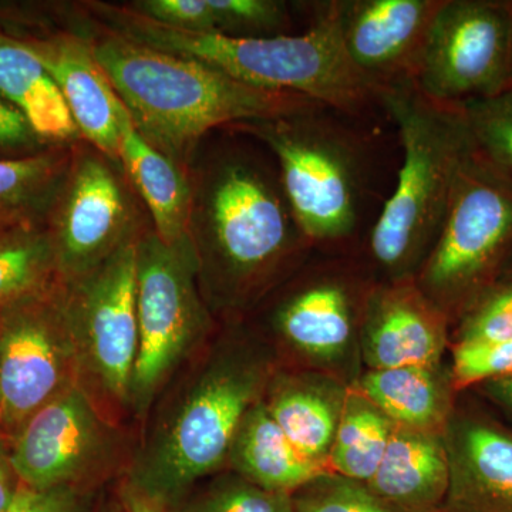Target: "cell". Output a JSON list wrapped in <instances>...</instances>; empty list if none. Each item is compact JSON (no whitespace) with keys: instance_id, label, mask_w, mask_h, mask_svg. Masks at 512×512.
I'll use <instances>...</instances> for the list:
<instances>
[{"instance_id":"8fae6325","label":"cell","mask_w":512,"mask_h":512,"mask_svg":"<svg viewBox=\"0 0 512 512\" xmlns=\"http://www.w3.org/2000/svg\"><path fill=\"white\" fill-rule=\"evenodd\" d=\"M76 384V353L56 279L0 309V439L10 443L33 414Z\"/></svg>"},{"instance_id":"277c9868","label":"cell","mask_w":512,"mask_h":512,"mask_svg":"<svg viewBox=\"0 0 512 512\" xmlns=\"http://www.w3.org/2000/svg\"><path fill=\"white\" fill-rule=\"evenodd\" d=\"M264 346L227 338L195 360L161 403L127 481L168 507L227 463L239 423L274 377Z\"/></svg>"},{"instance_id":"2e32d148","label":"cell","mask_w":512,"mask_h":512,"mask_svg":"<svg viewBox=\"0 0 512 512\" xmlns=\"http://www.w3.org/2000/svg\"><path fill=\"white\" fill-rule=\"evenodd\" d=\"M450 323L414 278L377 282L360 320V355L369 370L441 365Z\"/></svg>"},{"instance_id":"d4e9b609","label":"cell","mask_w":512,"mask_h":512,"mask_svg":"<svg viewBox=\"0 0 512 512\" xmlns=\"http://www.w3.org/2000/svg\"><path fill=\"white\" fill-rule=\"evenodd\" d=\"M72 158V146L0 158V228L46 222Z\"/></svg>"},{"instance_id":"44dd1931","label":"cell","mask_w":512,"mask_h":512,"mask_svg":"<svg viewBox=\"0 0 512 512\" xmlns=\"http://www.w3.org/2000/svg\"><path fill=\"white\" fill-rule=\"evenodd\" d=\"M119 163L150 212L157 237L167 245L191 241L192 185L187 171L138 133L124 107Z\"/></svg>"},{"instance_id":"83f0119b","label":"cell","mask_w":512,"mask_h":512,"mask_svg":"<svg viewBox=\"0 0 512 512\" xmlns=\"http://www.w3.org/2000/svg\"><path fill=\"white\" fill-rule=\"evenodd\" d=\"M474 154L512 188V84L488 99L461 104Z\"/></svg>"},{"instance_id":"1f68e13d","label":"cell","mask_w":512,"mask_h":512,"mask_svg":"<svg viewBox=\"0 0 512 512\" xmlns=\"http://www.w3.org/2000/svg\"><path fill=\"white\" fill-rule=\"evenodd\" d=\"M456 323L454 345L512 340V272L480 293Z\"/></svg>"},{"instance_id":"f1b7e54d","label":"cell","mask_w":512,"mask_h":512,"mask_svg":"<svg viewBox=\"0 0 512 512\" xmlns=\"http://www.w3.org/2000/svg\"><path fill=\"white\" fill-rule=\"evenodd\" d=\"M170 512H293V505L292 495L265 490L232 471L194 497L181 498Z\"/></svg>"},{"instance_id":"f35d334b","label":"cell","mask_w":512,"mask_h":512,"mask_svg":"<svg viewBox=\"0 0 512 512\" xmlns=\"http://www.w3.org/2000/svg\"><path fill=\"white\" fill-rule=\"evenodd\" d=\"M488 399L512 414V375L480 384Z\"/></svg>"},{"instance_id":"9a60e30c","label":"cell","mask_w":512,"mask_h":512,"mask_svg":"<svg viewBox=\"0 0 512 512\" xmlns=\"http://www.w3.org/2000/svg\"><path fill=\"white\" fill-rule=\"evenodd\" d=\"M441 0H332L350 62L377 89L414 82Z\"/></svg>"},{"instance_id":"d6986e66","label":"cell","mask_w":512,"mask_h":512,"mask_svg":"<svg viewBox=\"0 0 512 512\" xmlns=\"http://www.w3.org/2000/svg\"><path fill=\"white\" fill-rule=\"evenodd\" d=\"M350 387L328 372L274 375L264 396L278 426L303 457L329 470Z\"/></svg>"},{"instance_id":"cb8c5ba5","label":"cell","mask_w":512,"mask_h":512,"mask_svg":"<svg viewBox=\"0 0 512 512\" xmlns=\"http://www.w3.org/2000/svg\"><path fill=\"white\" fill-rule=\"evenodd\" d=\"M227 464L258 487L289 495L328 471L299 453L269 413L264 399L254 404L239 423Z\"/></svg>"},{"instance_id":"ffe728a7","label":"cell","mask_w":512,"mask_h":512,"mask_svg":"<svg viewBox=\"0 0 512 512\" xmlns=\"http://www.w3.org/2000/svg\"><path fill=\"white\" fill-rule=\"evenodd\" d=\"M370 490L400 512H444L450 463L443 434L394 426Z\"/></svg>"},{"instance_id":"603a6c76","label":"cell","mask_w":512,"mask_h":512,"mask_svg":"<svg viewBox=\"0 0 512 512\" xmlns=\"http://www.w3.org/2000/svg\"><path fill=\"white\" fill-rule=\"evenodd\" d=\"M0 96L25 116L47 146H73L82 140L45 64L3 29H0Z\"/></svg>"},{"instance_id":"ba28073f","label":"cell","mask_w":512,"mask_h":512,"mask_svg":"<svg viewBox=\"0 0 512 512\" xmlns=\"http://www.w3.org/2000/svg\"><path fill=\"white\" fill-rule=\"evenodd\" d=\"M512 258V188L473 153L458 175L439 237L414 281L456 322Z\"/></svg>"},{"instance_id":"8992f818","label":"cell","mask_w":512,"mask_h":512,"mask_svg":"<svg viewBox=\"0 0 512 512\" xmlns=\"http://www.w3.org/2000/svg\"><path fill=\"white\" fill-rule=\"evenodd\" d=\"M382 101L402 161L362 256L377 282H393L414 278L429 255L473 143L460 107L429 99L414 82L387 87Z\"/></svg>"},{"instance_id":"3957f363","label":"cell","mask_w":512,"mask_h":512,"mask_svg":"<svg viewBox=\"0 0 512 512\" xmlns=\"http://www.w3.org/2000/svg\"><path fill=\"white\" fill-rule=\"evenodd\" d=\"M89 40L138 133L184 170L215 128L276 119L318 104L252 86L106 28Z\"/></svg>"},{"instance_id":"5b68a950","label":"cell","mask_w":512,"mask_h":512,"mask_svg":"<svg viewBox=\"0 0 512 512\" xmlns=\"http://www.w3.org/2000/svg\"><path fill=\"white\" fill-rule=\"evenodd\" d=\"M303 5L309 12L308 29L265 39L171 29L130 9L117 15L116 29L128 39L210 64L261 89L298 94L353 116H387L382 90L346 55L332 0Z\"/></svg>"},{"instance_id":"7a4b0ae2","label":"cell","mask_w":512,"mask_h":512,"mask_svg":"<svg viewBox=\"0 0 512 512\" xmlns=\"http://www.w3.org/2000/svg\"><path fill=\"white\" fill-rule=\"evenodd\" d=\"M191 185L190 237L208 308H249L312 254L268 148L221 144Z\"/></svg>"},{"instance_id":"74e56055","label":"cell","mask_w":512,"mask_h":512,"mask_svg":"<svg viewBox=\"0 0 512 512\" xmlns=\"http://www.w3.org/2000/svg\"><path fill=\"white\" fill-rule=\"evenodd\" d=\"M120 497L123 501L124 512H170V507L163 501L138 490L128 481L121 488Z\"/></svg>"},{"instance_id":"f546056e","label":"cell","mask_w":512,"mask_h":512,"mask_svg":"<svg viewBox=\"0 0 512 512\" xmlns=\"http://www.w3.org/2000/svg\"><path fill=\"white\" fill-rule=\"evenodd\" d=\"M215 32L238 39L292 35V15L282 0H208Z\"/></svg>"},{"instance_id":"d6a6232c","label":"cell","mask_w":512,"mask_h":512,"mask_svg":"<svg viewBox=\"0 0 512 512\" xmlns=\"http://www.w3.org/2000/svg\"><path fill=\"white\" fill-rule=\"evenodd\" d=\"M8 512H124L123 501L107 500L101 487L33 490L20 484Z\"/></svg>"},{"instance_id":"484cf974","label":"cell","mask_w":512,"mask_h":512,"mask_svg":"<svg viewBox=\"0 0 512 512\" xmlns=\"http://www.w3.org/2000/svg\"><path fill=\"white\" fill-rule=\"evenodd\" d=\"M394 424L350 387L329 456V470L369 483L382 463Z\"/></svg>"},{"instance_id":"ab89813d","label":"cell","mask_w":512,"mask_h":512,"mask_svg":"<svg viewBox=\"0 0 512 512\" xmlns=\"http://www.w3.org/2000/svg\"><path fill=\"white\" fill-rule=\"evenodd\" d=\"M505 272H512V258H511L510 264H508V266H507V269H505ZM505 272H504V274H505Z\"/></svg>"},{"instance_id":"ac0fdd59","label":"cell","mask_w":512,"mask_h":512,"mask_svg":"<svg viewBox=\"0 0 512 512\" xmlns=\"http://www.w3.org/2000/svg\"><path fill=\"white\" fill-rule=\"evenodd\" d=\"M443 439L450 463L444 512H512V431L456 409Z\"/></svg>"},{"instance_id":"4fadbf2b","label":"cell","mask_w":512,"mask_h":512,"mask_svg":"<svg viewBox=\"0 0 512 512\" xmlns=\"http://www.w3.org/2000/svg\"><path fill=\"white\" fill-rule=\"evenodd\" d=\"M9 444L19 483L33 490L101 487L120 466V424L76 384L33 414Z\"/></svg>"},{"instance_id":"7c38bea8","label":"cell","mask_w":512,"mask_h":512,"mask_svg":"<svg viewBox=\"0 0 512 512\" xmlns=\"http://www.w3.org/2000/svg\"><path fill=\"white\" fill-rule=\"evenodd\" d=\"M414 84L450 106L488 99L512 84V0H441Z\"/></svg>"},{"instance_id":"4dcf8cb0","label":"cell","mask_w":512,"mask_h":512,"mask_svg":"<svg viewBox=\"0 0 512 512\" xmlns=\"http://www.w3.org/2000/svg\"><path fill=\"white\" fill-rule=\"evenodd\" d=\"M293 512H400L362 481L325 471L292 494Z\"/></svg>"},{"instance_id":"7402d4cb","label":"cell","mask_w":512,"mask_h":512,"mask_svg":"<svg viewBox=\"0 0 512 512\" xmlns=\"http://www.w3.org/2000/svg\"><path fill=\"white\" fill-rule=\"evenodd\" d=\"M353 389L404 429L443 434L456 410L457 390L443 363L367 370Z\"/></svg>"},{"instance_id":"836d02e7","label":"cell","mask_w":512,"mask_h":512,"mask_svg":"<svg viewBox=\"0 0 512 512\" xmlns=\"http://www.w3.org/2000/svg\"><path fill=\"white\" fill-rule=\"evenodd\" d=\"M451 377L456 390L512 375V340L454 345Z\"/></svg>"},{"instance_id":"e0dca14e","label":"cell","mask_w":512,"mask_h":512,"mask_svg":"<svg viewBox=\"0 0 512 512\" xmlns=\"http://www.w3.org/2000/svg\"><path fill=\"white\" fill-rule=\"evenodd\" d=\"M10 35L29 47L45 64L69 107L82 140L119 163L124 104L97 62L89 37L72 32Z\"/></svg>"},{"instance_id":"52a82bcc","label":"cell","mask_w":512,"mask_h":512,"mask_svg":"<svg viewBox=\"0 0 512 512\" xmlns=\"http://www.w3.org/2000/svg\"><path fill=\"white\" fill-rule=\"evenodd\" d=\"M138 353L130 413L144 419L210 333L192 241L167 245L147 228L137 241Z\"/></svg>"},{"instance_id":"4316f807","label":"cell","mask_w":512,"mask_h":512,"mask_svg":"<svg viewBox=\"0 0 512 512\" xmlns=\"http://www.w3.org/2000/svg\"><path fill=\"white\" fill-rule=\"evenodd\" d=\"M57 279L45 222L0 228V309Z\"/></svg>"},{"instance_id":"d590c367","label":"cell","mask_w":512,"mask_h":512,"mask_svg":"<svg viewBox=\"0 0 512 512\" xmlns=\"http://www.w3.org/2000/svg\"><path fill=\"white\" fill-rule=\"evenodd\" d=\"M49 147L25 116L0 96V158L32 156Z\"/></svg>"},{"instance_id":"9c48e42d","label":"cell","mask_w":512,"mask_h":512,"mask_svg":"<svg viewBox=\"0 0 512 512\" xmlns=\"http://www.w3.org/2000/svg\"><path fill=\"white\" fill-rule=\"evenodd\" d=\"M137 241L86 275L59 281L76 353L77 384L116 424L130 412L138 353Z\"/></svg>"},{"instance_id":"30bf717a","label":"cell","mask_w":512,"mask_h":512,"mask_svg":"<svg viewBox=\"0 0 512 512\" xmlns=\"http://www.w3.org/2000/svg\"><path fill=\"white\" fill-rule=\"evenodd\" d=\"M123 168L89 143L72 158L46 218L56 275L70 282L86 275L146 231Z\"/></svg>"},{"instance_id":"e575fe53","label":"cell","mask_w":512,"mask_h":512,"mask_svg":"<svg viewBox=\"0 0 512 512\" xmlns=\"http://www.w3.org/2000/svg\"><path fill=\"white\" fill-rule=\"evenodd\" d=\"M126 6L167 28L185 32H215L208 0H137Z\"/></svg>"},{"instance_id":"8d00e7d4","label":"cell","mask_w":512,"mask_h":512,"mask_svg":"<svg viewBox=\"0 0 512 512\" xmlns=\"http://www.w3.org/2000/svg\"><path fill=\"white\" fill-rule=\"evenodd\" d=\"M20 483L9 458V444L0 439V512H8Z\"/></svg>"},{"instance_id":"5bb4252c","label":"cell","mask_w":512,"mask_h":512,"mask_svg":"<svg viewBox=\"0 0 512 512\" xmlns=\"http://www.w3.org/2000/svg\"><path fill=\"white\" fill-rule=\"evenodd\" d=\"M329 261L293 274L276 299L272 328L286 346L322 369L343 362L359 348L367 296L377 284L362 255H329Z\"/></svg>"},{"instance_id":"6da1fadb","label":"cell","mask_w":512,"mask_h":512,"mask_svg":"<svg viewBox=\"0 0 512 512\" xmlns=\"http://www.w3.org/2000/svg\"><path fill=\"white\" fill-rule=\"evenodd\" d=\"M268 148L313 252L362 255L402 161L393 120L313 104L234 126Z\"/></svg>"}]
</instances>
